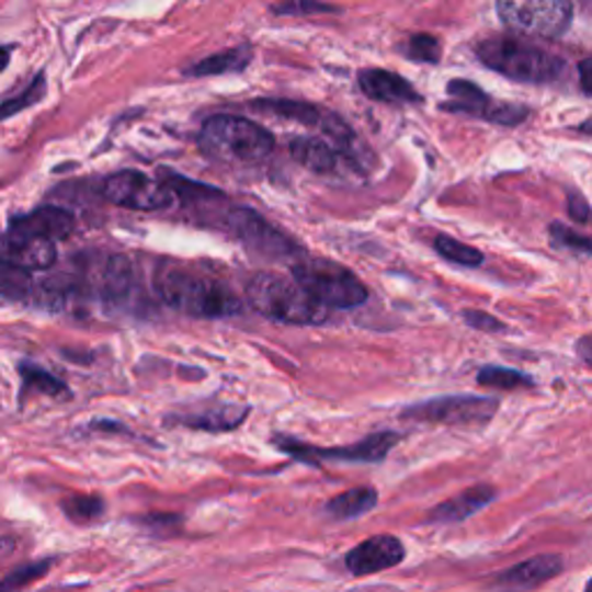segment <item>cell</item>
<instances>
[{
  "instance_id": "obj_1",
  "label": "cell",
  "mask_w": 592,
  "mask_h": 592,
  "mask_svg": "<svg viewBox=\"0 0 592 592\" xmlns=\"http://www.w3.org/2000/svg\"><path fill=\"white\" fill-rule=\"evenodd\" d=\"M160 299L183 315L218 320L241 312L239 296L216 278L200 276L181 266H164L158 276Z\"/></svg>"
},
{
  "instance_id": "obj_2",
  "label": "cell",
  "mask_w": 592,
  "mask_h": 592,
  "mask_svg": "<svg viewBox=\"0 0 592 592\" xmlns=\"http://www.w3.org/2000/svg\"><path fill=\"white\" fill-rule=\"evenodd\" d=\"M200 146L202 151L225 164H260L264 162L273 148H276V139L262 125L252 123L241 116H210L200 133Z\"/></svg>"
},
{
  "instance_id": "obj_3",
  "label": "cell",
  "mask_w": 592,
  "mask_h": 592,
  "mask_svg": "<svg viewBox=\"0 0 592 592\" xmlns=\"http://www.w3.org/2000/svg\"><path fill=\"white\" fill-rule=\"evenodd\" d=\"M248 301L271 322L312 327L329 320V308L317 304L294 278L278 273H258L248 283Z\"/></svg>"
},
{
  "instance_id": "obj_4",
  "label": "cell",
  "mask_w": 592,
  "mask_h": 592,
  "mask_svg": "<svg viewBox=\"0 0 592 592\" xmlns=\"http://www.w3.org/2000/svg\"><path fill=\"white\" fill-rule=\"evenodd\" d=\"M486 68L523 83H551L565 72V60L514 37H491L477 47Z\"/></svg>"
},
{
  "instance_id": "obj_5",
  "label": "cell",
  "mask_w": 592,
  "mask_h": 592,
  "mask_svg": "<svg viewBox=\"0 0 592 592\" xmlns=\"http://www.w3.org/2000/svg\"><path fill=\"white\" fill-rule=\"evenodd\" d=\"M292 276L325 308H356L366 304L368 289L354 273L331 260L304 258L292 266Z\"/></svg>"
},
{
  "instance_id": "obj_6",
  "label": "cell",
  "mask_w": 592,
  "mask_h": 592,
  "mask_svg": "<svg viewBox=\"0 0 592 592\" xmlns=\"http://www.w3.org/2000/svg\"><path fill=\"white\" fill-rule=\"evenodd\" d=\"M502 24L512 31L539 37H560L572 26V3L565 0H519V3H498Z\"/></svg>"
},
{
  "instance_id": "obj_7",
  "label": "cell",
  "mask_w": 592,
  "mask_h": 592,
  "mask_svg": "<svg viewBox=\"0 0 592 592\" xmlns=\"http://www.w3.org/2000/svg\"><path fill=\"white\" fill-rule=\"evenodd\" d=\"M498 400L486 396H442L424 400L400 412L403 419L431 421V424L452 426H483L496 417Z\"/></svg>"
},
{
  "instance_id": "obj_8",
  "label": "cell",
  "mask_w": 592,
  "mask_h": 592,
  "mask_svg": "<svg viewBox=\"0 0 592 592\" xmlns=\"http://www.w3.org/2000/svg\"><path fill=\"white\" fill-rule=\"evenodd\" d=\"M447 93L452 100L440 104V110L452 114H468L486 123L506 125V128H514V125H521L527 116H531V110L523 107V104L493 100L489 93L475 87L473 81L465 79L449 81Z\"/></svg>"
},
{
  "instance_id": "obj_9",
  "label": "cell",
  "mask_w": 592,
  "mask_h": 592,
  "mask_svg": "<svg viewBox=\"0 0 592 592\" xmlns=\"http://www.w3.org/2000/svg\"><path fill=\"white\" fill-rule=\"evenodd\" d=\"M102 195L112 204L133 210H162L174 204V190L135 169L112 174L102 185Z\"/></svg>"
},
{
  "instance_id": "obj_10",
  "label": "cell",
  "mask_w": 592,
  "mask_h": 592,
  "mask_svg": "<svg viewBox=\"0 0 592 592\" xmlns=\"http://www.w3.org/2000/svg\"><path fill=\"white\" fill-rule=\"evenodd\" d=\"M400 435L394 431L373 433L362 442L350 444V447H335V449H315L310 444H299L294 440H281V447L292 456L315 463V458H335V460H352V463H377L383 460L396 444Z\"/></svg>"
},
{
  "instance_id": "obj_11",
  "label": "cell",
  "mask_w": 592,
  "mask_h": 592,
  "mask_svg": "<svg viewBox=\"0 0 592 592\" xmlns=\"http://www.w3.org/2000/svg\"><path fill=\"white\" fill-rule=\"evenodd\" d=\"M229 229L235 235L246 241L252 250L264 252V255L278 258V255H289V252L299 250V246H294L285 235L276 227H271L264 218H260L255 210L248 208H237L229 214Z\"/></svg>"
},
{
  "instance_id": "obj_12",
  "label": "cell",
  "mask_w": 592,
  "mask_h": 592,
  "mask_svg": "<svg viewBox=\"0 0 592 592\" xmlns=\"http://www.w3.org/2000/svg\"><path fill=\"white\" fill-rule=\"evenodd\" d=\"M403 558H406L403 542L394 535H377L354 546L345 558V565L352 574L366 577L385 572V569H391L403 562Z\"/></svg>"
},
{
  "instance_id": "obj_13",
  "label": "cell",
  "mask_w": 592,
  "mask_h": 592,
  "mask_svg": "<svg viewBox=\"0 0 592 592\" xmlns=\"http://www.w3.org/2000/svg\"><path fill=\"white\" fill-rule=\"evenodd\" d=\"M0 260L24 271H45L56 262V246L8 229L0 235Z\"/></svg>"
},
{
  "instance_id": "obj_14",
  "label": "cell",
  "mask_w": 592,
  "mask_h": 592,
  "mask_svg": "<svg viewBox=\"0 0 592 592\" xmlns=\"http://www.w3.org/2000/svg\"><path fill=\"white\" fill-rule=\"evenodd\" d=\"M10 229L19 231V235H26L33 239L42 241H62L68 239L75 231V218L68 214L66 208L58 206H39L26 216H16L10 220Z\"/></svg>"
},
{
  "instance_id": "obj_15",
  "label": "cell",
  "mask_w": 592,
  "mask_h": 592,
  "mask_svg": "<svg viewBox=\"0 0 592 592\" xmlns=\"http://www.w3.org/2000/svg\"><path fill=\"white\" fill-rule=\"evenodd\" d=\"M358 87L362 91L377 102H391V104H406V102H421L417 89L408 79H403L389 70H362L358 72Z\"/></svg>"
},
{
  "instance_id": "obj_16",
  "label": "cell",
  "mask_w": 592,
  "mask_h": 592,
  "mask_svg": "<svg viewBox=\"0 0 592 592\" xmlns=\"http://www.w3.org/2000/svg\"><path fill=\"white\" fill-rule=\"evenodd\" d=\"M496 500V489L491 486H473V489L458 493L456 498L437 504L435 510L431 512L429 521L433 523H456V521H465L468 516L477 514L479 510H483L486 504H491Z\"/></svg>"
},
{
  "instance_id": "obj_17",
  "label": "cell",
  "mask_w": 592,
  "mask_h": 592,
  "mask_svg": "<svg viewBox=\"0 0 592 592\" xmlns=\"http://www.w3.org/2000/svg\"><path fill=\"white\" fill-rule=\"evenodd\" d=\"M560 569H562V560L558 556H537L533 560L516 565L506 574H502L500 585L512 592H523L548 579H554L556 574H560Z\"/></svg>"
},
{
  "instance_id": "obj_18",
  "label": "cell",
  "mask_w": 592,
  "mask_h": 592,
  "mask_svg": "<svg viewBox=\"0 0 592 592\" xmlns=\"http://www.w3.org/2000/svg\"><path fill=\"white\" fill-rule=\"evenodd\" d=\"M289 153L301 167H306V169H310V172H317V174H331L338 164V156H335L333 148L325 139H317V137L292 139Z\"/></svg>"
},
{
  "instance_id": "obj_19",
  "label": "cell",
  "mask_w": 592,
  "mask_h": 592,
  "mask_svg": "<svg viewBox=\"0 0 592 592\" xmlns=\"http://www.w3.org/2000/svg\"><path fill=\"white\" fill-rule=\"evenodd\" d=\"M246 414H248V408L220 406L214 410H204L200 414L177 417V424L185 429H197V431H231L241 424Z\"/></svg>"
},
{
  "instance_id": "obj_20",
  "label": "cell",
  "mask_w": 592,
  "mask_h": 592,
  "mask_svg": "<svg viewBox=\"0 0 592 592\" xmlns=\"http://www.w3.org/2000/svg\"><path fill=\"white\" fill-rule=\"evenodd\" d=\"M252 60V49L248 45L235 47L220 52L216 56H208L195 66H190L185 75L190 77H214V75H227V72H241L248 68V62Z\"/></svg>"
},
{
  "instance_id": "obj_21",
  "label": "cell",
  "mask_w": 592,
  "mask_h": 592,
  "mask_svg": "<svg viewBox=\"0 0 592 592\" xmlns=\"http://www.w3.org/2000/svg\"><path fill=\"white\" fill-rule=\"evenodd\" d=\"M375 504H377V491L371 489V486H362V489H352V491L335 496L327 504V512L333 519L348 521V519H356V516L368 514Z\"/></svg>"
},
{
  "instance_id": "obj_22",
  "label": "cell",
  "mask_w": 592,
  "mask_h": 592,
  "mask_svg": "<svg viewBox=\"0 0 592 592\" xmlns=\"http://www.w3.org/2000/svg\"><path fill=\"white\" fill-rule=\"evenodd\" d=\"M477 385L481 387H493V389H533L535 379L531 375H525L514 368H500V366H486L477 373Z\"/></svg>"
},
{
  "instance_id": "obj_23",
  "label": "cell",
  "mask_w": 592,
  "mask_h": 592,
  "mask_svg": "<svg viewBox=\"0 0 592 592\" xmlns=\"http://www.w3.org/2000/svg\"><path fill=\"white\" fill-rule=\"evenodd\" d=\"M33 294L31 273L0 260V296L14 301H26Z\"/></svg>"
},
{
  "instance_id": "obj_24",
  "label": "cell",
  "mask_w": 592,
  "mask_h": 592,
  "mask_svg": "<svg viewBox=\"0 0 592 592\" xmlns=\"http://www.w3.org/2000/svg\"><path fill=\"white\" fill-rule=\"evenodd\" d=\"M433 248L437 255H442L447 262H454V264H460V266H481L483 264V252L473 248V246H465L452 237H444V235H437L435 241H433Z\"/></svg>"
},
{
  "instance_id": "obj_25",
  "label": "cell",
  "mask_w": 592,
  "mask_h": 592,
  "mask_svg": "<svg viewBox=\"0 0 592 592\" xmlns=\"http://www.w3.org/2000/svg\"><path fill=\"white\" fill-rule=\"evenodd\" d=\"M21 377H24V389L26 391H37V394H45V396H52V398H62L68 396V387L60 383L58 377H54L52 373L42 371L37 366H21Z\"/></svg>"
},
{
  "instance_id": "obj_26",
  "label": "cell",
  "mask_w": 592,
  "mask_h": 592,
  "mask_svg": "<svg viewBox=\"0 0 592 592\" xmlns=\"http://www.w3.org/2000/svg\"><path fill=\"white\" fill-rule=\"evenodd\" d=\"M62 512L75 523H93L102 516L104 502L98 496H70L62 500Z\"/></svg>"
},
{
  "instance_id": "obj_27",
  "label": "cell",
  "mask_w": 592,
  "mask_h": 592,
  "mask_svg": "<svg viewBox=\"0 0 592 592\" xmlns=\"http://www.w3.org/2000/svg\"><path fill=\"white\" fill-rule=\"evenodd\" d=\"M548 235H551V241L556 248H565L569 252H574V255H583V258L592 255V237L579 235V231H574L572 227L554 223L551 227H548Z\"/></svg>"
},
{
  "instance_id": "obj_28",
  "label": "cell",
  "mask_w": 592,
  "mask_h": 592,
  "mask_svg": "<svg viewBox=\"0 0 592 592\" xmlns=\"http://www.w3.org/2000/svg\"><path fill=\"white\" fill-rule=\"evenodd\" d=\"M403 54L410 58V60H419V62H437L440 56H442V45L440 39L429 35V33H417L412 35L406 47H403Z\"/></svg>"
},
{
  "instance_id": "obj_29",
  "label": "cell",
  "mask_w": 592,
  "mask_h": 592,
  "mask_svg": "<svg viewBox=\"0 0 592 592\" xmlns=\"http://www.w3.org/2000/svg\"><path fill=\"white\" fill-rule=\"evenodd\" d=\"M52 562L49 560H39V562H29L16 567L14 572H10L3 581H0V592H16L19 588L29 585L31 581H37L39 577H45L49 572Z\"/></svg>"
},
{
  "instance_id": "obj_30",
  "label": "cell",
  "mask_w": 592,
  "mask_h": 592,
  "mask_svg": "<svg viewBox=\"0 0 592 592\" xmlns=\"http://www.w3.org/2000/svg\"><path fill=\"white\" fill-rule=\"evenodd\" d=\"M42 95H45V77H35V81L31 83V89H26L21 95H16L12 100H5L3 104H0V118H8V116L24 112L26 107H31V104L39 102Z\"/></svg>"
},
{
  "instance_id": "obj_31",
  "label": "cell",
  "mask_w": 592,
  "mask_h": 592,
  "mask_svg": "<svg viewBox=\"0 0 592 592\" xmlns=\"http://www.w3.org/2000/svg\"><path fill=\"white\" fill-rule=\"evenodd\" d=\"M463 320L468 322L473 329H479L483 333H500L504 331V322H500L498 317L489 315V312H481V310H463Z\"/></svg>"
},
{
  "instance_id": "obj_32",
  "label": "cell",
  "mask_w": 592,
  "mask_h": 592,
  "mask_svg": "<svg viewBox=\"0 0 592 592\" xmlns=\"http://www.w3.org/2000/svg\"><path fill=\"white\" fill-rule=\"evenodd\" d=\"M567 210H569V218H572L574 223H581V225H588L592 220V208L590 204L577 193V190H569L567 193Z\"/></svg>"
},
{
  "instance_id": "obj_33",
  "label": "cell",
  "mask_w": 592,
  "mask_h": 592,
  "mask_svg": "<svg viewBox=\"0 0 592 592\" xmlns=\"http://www.w3.org/2000/svg\"><path fill=\"white\" fill-rule=\"evenodd\" d=\"M276 12H281V14H294V12L310 14V12H335V8L317 5V3H299V5H281V8H276Z\"/></svg>"
},
{
  "instance_id": "obj_34",
  "label": "cell",
  "mask_w": 592,
  "mask_h": 592,
  "mask_svg": "<svg viewBox=\"0 0 592 592\" xmlns=\"http://www.w3.org/2000/svg\"><path fill=\"white\" fill-rule=\"evenodd\" d=\"M579 83L585 95H592V58L579 62Z\"/></svg>"
},
{
  "instance_id": "obj_35",
  "label": "cell",
  "mask_w": 592,
  "mask_h": 592,
  "mask_svg": "<svg viewBox=\"0 0 592 592\" xmlns=\"http://www.w3.org/2000/svg\"><path fill=\"white\" fill-rule=\"evenodd\" d=\"M577 352H579V356L583 358V362H585L588 366H592V335H583V338H579V343H577Z\"/></svg>"
},
{
  "instance_id": "obj_36",
  "label": "cell",
  "mask_w": 592,
  "mask_h": 592,
  "mask_svg": "<svg viewBox=\"0 0 592 592\" xmlns=\"http://www.w3.org/2000/svg\"><path fill=\"white\" fill-rule=\"evenodd\" d=\"M12 54V47H0V72H3L8 68V62H10V56Z\"/></svg>"
},
{
  "instance_id": "obj_37",
  "label": "cell",
  "mask_w": 592,
  "mask_h": 592,
  "mask_svg": "<svg viewBox=\"0 0 592 592\" xmlns=\"http://www.w3.org/2000/svg\"><path fill=\"white\" fill-rule=\"evenodd\" d=\"M577 130L583 133V135H592V118H588V121H583L581 125H577Z\"/></svg>"
},
{
  "instance_id": "obj_38",
  "label": "cell",
  "mask_w": 592,
  "mask_h": 592,
  "mask_svg": "<svg viewBox=\"0 0 592 592\" xmlns=\"http://www.w3.org/2000/svg\"><path fill=\"white\" fill-rule=\"evenodd\" d=\"M585 592H592V579H590V583H588V588H585Z\"/></svg>"
}]
</instances>
